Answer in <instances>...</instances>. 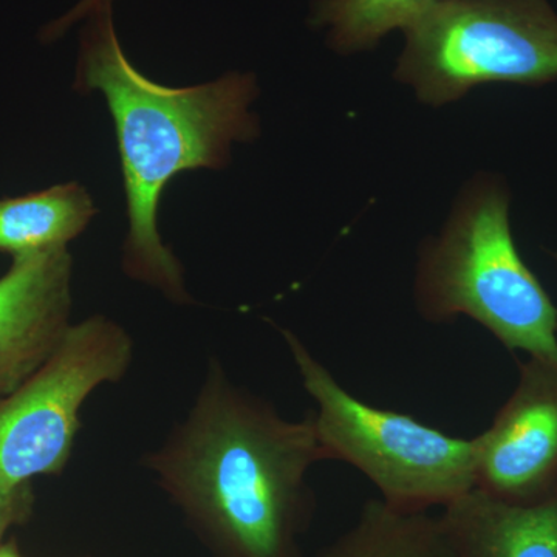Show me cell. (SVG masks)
Instances as JSON below:
<instances>
[{"label":"cell","instance_id":"obj_3","mask_svg":"<svg viewBox=\"0 0 557 557\" xmlns=\"http://www.w3.org/2000/svg\"><path fill=\"white\" fill-rule=\"evenodd\" d=\"M418 310L431 322L468 317L509 351L557 362V309L519 255L509 197L482 182L458 201L418 263Z\"/></svg>","mask_w":557,"mask_h":557},{"label":"cell","instance_id":"obj_6","mask_svg":"<svg viewBox=\"0 0 557 557\" xmlns=\"http://www.w3.org/2000/svg\"><path fill=\"white\" fill-rule=\"evenodd\" d=\"M134 359L129 333L104 317L70 325L32 376L0 397V487L61 474L79 431V412L104 384L119 383Z\"/></svg>","mask_w":557,"mask_h":557},{"label":"cell","instance_id":"obj_2","mask_svg":"<svg viewBox=\"0 0 557 557\" xmlns=\"http://www.w3.org/2000/svg\"><path fill=\"white\" fill-rule=\"evenodd\" d=\"M87 20L75 89L101 91L115 123L129 215L123 269L174 302H190L182 265L157 226L161 196L175 175L220 170L234 141L258 137V120L248 110L258 95L255 76L228 73L201 86H161L127 60L112 10Z\"/></svg>","mask_w":557,"mask_h":557},{"label":"cell","instance_id":"obj_12","mask_svg":"<svg viewBox=\"0 0 557 557\" xmlns=\"http://www.w3.org/2000/svg\"><path fill=\"white\" fill-rule=\"evenodd\" d=\"M435 0H318L311 22L329 28L341 53L372 49L395 28L417 20Z\"/></svg>","mask_w":557,"mask_h":557},{"label":"cell","instance_id":"obj_13","mask_svg":"<svg viewBox=\"0 0 557 557\" xmlns=\"http://www.w3.org/2000/svg\"><path fill=\"white\" fill-rule=\"evenodd\" d=\"M30 483L14 487H0V539L14 523L21 522L32 507Z\"/></svg>","mask_w":557,"mask_h":557},{"label":"cell","instance_id":"obj_1","mask_svg":"<svg viewBox=\"0 0 557 557\" xmlns=\"http://www.w3.org/2000/svg\"><path fill=\"white\" fill-rule=\"evenodd\" d=\"M329 460L313 410L287 420L231 381L219 361L185 418L145 458L183 507L203 520L234 557H293L309 505L307 475Z\"/></svg>","mask_w":557,"mask_h":557},{"label":"cell","instance_id":"obj_7","mask_svg":"<svg viewBox=\"0 0 557 557\" xmlns=\"http://www.w3.org/2000/svg\"><path fill=\"white\" fill-rule=\"evenodd\" d=\"M493 424L474 438L475 487L534 502L557 486V362L530 358Z\"/></svg>","mask_w":557,"mask_h":557},{"label":"cell","instance_id":"obj_4","mask_svg":"<svg viewBox=\"0 0 557 557\" xmlns=\"http://www.w3.org/2000/svg\"><path fill=\"white\" fill-rule=\"evenodd\" d=\"M302 386L317 403L314 428L329 460L361 471L392 508L448 507L475 487L474 438H458L408 413L368 405L346 391L302 341L282 330Z\"/></svg>","mask_w":557,"mask_h":557},{"label":"cell","instance_id":"obj_9","mask_svg":"<svg viewBox=\"0 0 557 557\" xmlns=\"http://www.w3.org/2000/svg\"><path fill=\"white\" fill-rule=\"evenodd\" d=\"M440 518L457 557H557V486L525 504L474 487Z\"/></svg>","mask_w":557,"mask_h":557},{"label":"cell","instance_id":"obj_10","mask_svg":"<svg viewBox=\"0 0 557 557\" xmlns=\"http://www.w3.org/2000/svg\"><path fill=\"white\" fill-rule=\"evenodd\" d=\"M95 212L89 193L78 183L0 199V252L14 259L67 248Z\"/></svg>","mask_w":557,"mask_h":557},{"label":"cell","instance_id":"obj_8","mask_svg":"<svg viewBox=\"0 0 557 557\" xmlns=\"http://www.w3.org/2000/svg\"><path fill=\"white\" fill-rule=\"evenodd\" d=\"M73 259L67 248L14 258L0 277V397L51 357L72 325Z\"/></svg>","mask_w":557,"mask_h":557},{"label":"cell","instance_id":"obj_11","mask_svg":"<svg viewBox=\"0 0 557 557\" xmlns=\"http://www.w3.org/2000/svg\"><path fill=\"white\" fill-rule=\"evenodd\" d=\"M322 557H457L442 518L369 500Z\"/></svg>","mask_w":557,"mask_h":557},{"label":"cell","instance_id":"obj_15","mask_svg":"<svg viewBox=\"0 0 557 557\" xmlns=\"http://www.w3.org/2000/svg\"><path fill=\"white\" fill-rule=\"evenodd\" d=\"M0 557H17L16 555H14V553H11V552H0Z\"/></svg>","mask_w":557,"mask_h":557},{"label":"cell","instance_id":"obj_14","mask_svg":"<svg viewBox=\"0 0 557 557\" xmlns=\"http://www.w3.org/2000/svg\"><path fill=\"white\" fill-rule=\"evenodd\" d=\"M112 2L113 0H81L75 9L70 10L60 20L46 25L40 32V39H42V42H53V40L61 38L76 22L87 20V17L101 13V11L112 10Z\"/></svg>","mask_w":557,"mask_h":557},{"label":"cell","instance_id":"obj_16","mask_svg":"<svg viewBox=\"0 0 557 557\" xmlns=\"http://www.w3.org/2000/svg\"><path fill=\"white\" fill-rule=\"evenodd\" d=\"M555 258H556V260H557V255H555Z\"/></svg>","mask_w":557,"mask_h":557},{"label":"cell","instance_id":"obj_5","mask_svg":"<svg viewBox=\"0 0 557 557\" xmlns=\"http://www.w3.org/2000/svg\"><path fill=\"white\" fill-rule=\"evenodd\" d=\"M403 32L395 76L428 104L487 83L557 79V14L548 0H435Z\"/></svg>","mask_w":557,"mask_h":557}]
</instances>
